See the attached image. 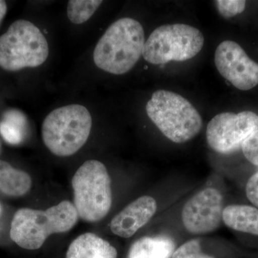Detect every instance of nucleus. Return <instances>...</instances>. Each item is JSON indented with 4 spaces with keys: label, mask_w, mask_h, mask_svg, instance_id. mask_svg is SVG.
Instances as JSON below:
<instances>
[{
    "label": "nucleus",
    "mask_w": 258,
    "mask_h": 258,
    "mask_svg": "<svg viewBox=\"0 0 258 258\" xmlns=\"http://www.w3.org/2000/svg\"><path fill=\"white\" fill-rule=\"evenodd\" d=\"M143 27L122 18L112 24L97 43L93 61L98 69L114 75L126 74L138 62L145 44Z\"/></svg>",
    "instance_id": "f257e3e1"
},
{
    "label": "nucleus",
    "mask_w": 258,
    "mask_h": 258,
    "mask_svg": "<svg viewBox=\"0 0 258 258\" xmlns=\"http://www.w3.org/2000/svg\"><path fill=\"white\" fill-rule=\"evenodd\" d=\"M79 217L74 204L67 200L46 210L20 209L12 220L10 237L22 248L35 250L52 234L71 230Z\"/></svg>",
    "instance_id": "f03ea898"
},
{
    "label": "nucleus",
    "mask_w": 258,
    "mask_h": 258,
    "mask_svg": "<svg viewBox=\"0 0 258 258\" xmlns=\"http://www.w3.org/2000/svg\"><path fill=\"white\" fill-rule=\"evenodd\" d=\"M148 116L166 138L176 144L189 142L203 127L201 115L184 97L159 90L146 107Z\"/></svg>",
    "instance_id": "7ed1b4c3"
},
{
    "label": "nucleus",
    "mask_w": 258,
    "mask_h": 258,
    "mask_svg": "<svg viewBox=\"0 0 258 258\" xmlns=\"http://www.w3.org/2000/svg\"><path fill=\"white\" fill-rule=\"evenodd\" d=\"M92 128V118L86 107L73 104L50 112L42 125L44 144L52 154L69 157L87 142Z\"/></svg>",
    "instance_id": "20e7f679"
},
{
    "label": "nucleus",
    "mask_w": 258,
    "mask_h": 258,
    "mask_svg": "<svg viewBox=\"0 0 258 258\" xmlns=\"http://www.w3.org/2000/svg\"><path fill=\"white\" fill-rule=\"evenodd\" d=\"M74 206L84 221L98 222L108 215L112 205L111 181L101 161L83 163L72 179Z\"/></svg>",
    "instance_id": "39448f33"
},
{
    "label": "nucleus",
    "mask_w": 258,
    "mask_h": 258,
    "mask_svg": "<svg viewBox=\"0 0 258 258\" xmlns=\"http://www.w3.org/2000/svg\"><path fill=\"white\" fill-rule=\"evenodd\" d=\"M48 55L46 38L37 26L27 20L15 22L0 37V67L6 71L38 67Z\"/></svg>",
    "instance_id": "423d86ee"
},
{
    "label": "nucleus",
    "mask_w": 258,
    "mask_h": 258,
    "mask_svg": "<svg viewBox=\"0 0 258 258\" xmlns=\"http://www.w3.org/2000/svg\"><path fill=\"white\" fill-rule=\"evenodd\" d=\"M204 42L205 37L198 28L184 24L161 25L145 42L142 55L153 64L186 61L198 55Z\"/></svg>",
    "instance_id": "0eeeda50"
},
{
    "label": "nucleus",
    "mask_w": 258,
    "mask_h": 258,
    "mask_svg": "<svg viewBox=\"0 0 258 258\" xmlns=\"http://www.w3.org/2000/svg\"><path fill=\"white\" fill-rule=\"evenodd\" d=\"M258 130V115L252 111L219 113L209 122L207 142L212 150L230 154L242 148L249 136Z\"/></svg>",
    "instance_id": "6e6552de"
},
{
    "label": "nucleus",
    "mask_w": 258,
    "mask_h": 258,
    "mask_svg": "<svg viewBox=\"0 0 258 258\" xmlns=\"http://www.w3.org/2000/svg\"><path fill=\"white\" fill-rule=\"evenodd\" d=\"M223 210L222 194L214 188H206L185 204L181 212L183 225L195 235L210 233L220 227Z\"/></svg>",
    "instance_id": "1a4fd4ad"
},
{
    "label": "nucleus",
    "mask_w": 258,
    "mask_h": 258,
    "mask_svg": "<svg viewBox=\"0 0 258 258\" xmlns=\"http://www.w3.org/2000/svg\"><path fill=\"white\" fill-rule=\"evenodd\" d=\"M215 62L222 77L237 89L248 91L257 86L258 64L237 42H221L215 52Z\"/></svg>",
    "instance_id": "9d476101"
},
{
    "label": "nucleus",
    "mask_w": 258,
    "mask_h": 258,
    "mask_svg": "<svg viewBox=\"0 0 258 258\" xmlns=\"http://www.w3.org/2000/svg\"><path fill=\"white\" fill-rule=\"evenodd\" d=\"M157 210L155 199L150 196L141 197L112 219L110 224L111 232L118 237L129 238L147 225Z\"/></svg>",
    "instance_id": "9b49d317"
},
{
    "label": "nucleus",
    "mask_w": 258,
    "mask_h": 258,
    "mask_svg": "<svg viewBox=\"0 0 258 258\" xmlns=\"http://www.w3.org/2000/svg\"><path fill=\"white\" fill-rule=\"evenodd\" d=\"M118 252L108 241L93 233L79 236L70 244L66 258H117Z\"/></svg>",
    "instance_id": "f8f14e48"
},
{
    "label": "nucleus",
    "mask_w": 258,
    "mask_h": 258,
    "mask_svg": "<svg viewBox=\"0 0 258 258\" xmlns=\"http://www.w3.org/2000/svg\"><path fill=\"white\" fill-rule=\"evenodd\" d=\"M222 222L232 230L258 236V209L254 207L228 205L222 212Z\"/></svg>",
    "instance_id": "ddd939ff"
},
{
    "label": "nucleus",
    "mask_w": 258,
    "mask_h": 258,
    "mask_svg": "<svg viewBox=\"0 0 258 258\" xmlns=\"http://www.w3.org/2000/svg\"><path fill=\"white\" fill-rule=\"evenodd\" d=\"M174 250L175 243L170 237L147 236L132 244L127 258H171Z\"/></svg>",
    "instance_id": "4468645a"
},
{
    "label": "nucleus",
    "mask_w": 258,
    "mask_h": 258,
    "mask_svg": "<svg viewBox=\"0 0 258 258\" xmlns=\"http://www.w3.org/2000/svg\"><path fill=\"white\" fill-rule=\"evenodd\" d=\"M32 186L30 176L25 171L15 169L9 163L0 161V190L10 197H21Z\"/></svg>",
    "instance_id": "2eb2a0df"
},
{
    "label": "nucleus",
    "mask_w": 258,
    "mask_h": 258,
    "mask_svg": "<svg viewBox=\"0 0 258 258\" xmlns=\"http://www.w3.org/2000/svg\"><path fill=\"white\" fill-rule=\"evenodd\" d=\"M28 130V120L22 112L10 110L0 122V134L8 143L17 145L23 142Z\"/></svg>",
    "instance_id": "dca6fc26"
},
{
    "label": "nucleus",
    "mask_w": 258,
    "mask_h": 258,
    "mask_svg": "<svg viewBox=\"0 0 258 258\" xmlns=\"http://www.w3.org/2000/svg\"><path fill=\"white\" fill-rule=\"evenodd\" d=\"M102 3L98 0H71L68 3V17L76 25L85 23L96 13Z\"/></svg>",
    "instance_id": "f3484780"
},
{
    "label": "nucleus",
    "mask_w": 258,
    "mask_h": 258,
    "mask_svg": "<svg viewBox=\"0 0 258 258\" xmlns=\"http://www.w3.org/2000/svg\"><path fill=\"white\" fill-rule=\"evenodd\" d=\"M171 258H215L202 252L200 240H191L174 250Z\"/></svg>",
    "instance_id": "a211bd4d"
},
{
    "label": "nucleus",
    "mask_w": 258,
    "mask_h": 258,
    "mask_svg": "<svg viewBox=\"0 0 258 258\" xmlns=\"http://www.w3.org/2000/svg\"><path fill=\"white\" fill-rule=\"evenodd\" d=\"M219 13L223 18H230L243 13L246 2L242 0H218L215 2Z\"/></svg>",
    "instance_id": "6ab92c4d"
},
{
    "label": "nucleus",
    "mask_w": 258,
    "mask_h": 258,
    "mask_svg": "<svg viewBox=\"0 0 258 258\" xmlns=\"http://www.w3.org/2000/svg\"><path fill=\"white\" fill-rule=\"evenodd\" d=\"M241 149L246 159L251 164L258 166V130L244 141Z\"/></svg>",
    "instance_id": "aec40b11"
},
{
    "label": "nucleus",
    "mask_w": 258,
    "mask_h": 258,
    "mask_svg": "<svg viewBox=\"0 0 258 258\" xmlns=\"http://www.w3.org/2000/svg\"><path fill=\"white\" fill-rule=\"evenodd\" d=\"M245 192L249 201L258 209V171L249 177L246 184Z\"/></svg>",
    "instance_id": "412c9836"
},
{
    "label": "nucleus",
    "mask_w": 258,
    "mask_h": 258,
    "mask_svg": "<svg viewBox=\"0 0 258 258\" xmlns=\"http://www.w3.org/2000/svg\"><path fill=\"white\" fill-rule=\"evenodd\" d=\"M7 13V5L4 1L0 0V23Z\"/></svg>",
    "instance_id": "4be33fe9"
},
{
    "label": "nucleus",
    "mask_w": 258,
    "mask_h": 258,
    "mask_svg": "<svg viewBox=\"0 0 258 258\" xmlns=\"http://www.w3.org/2000/svg\"><path fill=\"white\" fill-rule=\"evenodd\" d=\"M1 212H2V207H1V205H0V215H1Z\"/></svg>",
    "instance_id": "5701e85b"
}]
</instances>
